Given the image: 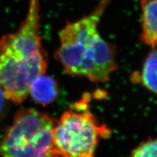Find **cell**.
Wrapping results in <instances>:
<instances>
[{
    "mask_svg": "<svg viewBox=\"0 0 157 157\" xmlns=\"http://www.w3.org/2000/svg\"><path fill=\"white\" fill-rule=\"evenodd\" d=\"M39 22V0H29L27 16L18 30L0 39V85L6 99L16 104L26 99L32 81L47 68Z\"/></svg>",
    "mask_w": 157,
    "mask_h": 157,
    "instance_id": "1",
    "label": "cell"
},
{
    "mask_svg": "<svg viewBox=\"0 0 157 157\" xmlns=\"http://www.w3.org/2000/svg\"><path fill=\"white\" fill-rule=\"evenodd\" d=\"M111 0H101L89 15L67 22L59 33L60 45L55 57L67 74L106 82L117 70L115 51L100 35L98 26Z\"/></svg>",
    "mask_w": 157,
    "mask_h": 157,
    "instance_id": "2",
    "label": "cell"
},
{
    "mask_svg": "<svg viewBox=\"0 0 157 157\" xmlns=\"http://www.w3.org/2000/svg\"><path fill=\"white\" fill-rule=\"evenodd\" d=\"M57 121L34 108L23 109L0 141V155L7 157L58 156L53 143Z\"/></svg>",
    "mask_w": 157,
    "mask_h": 157,
    "instance_id": "3",
    "label": "cell"
},
{
    "mask_svg": "<svg viewBox=\"0 0 157 157\" xmlns=\"http://www.w3.org/2000/svg\"><path fill=\"white\" fill-rule=\"evenodd\" d=\"M84 97L65 111L53 130V143L58 156L91 157L100 137L110 136V130L98 123Z\"/></svg>",
    "mask_w": 157,
    "mask_h": 157,
    "instance_id": "4",
    "label": "cell"
},
{
    "mask_svg": "<svg viewBox=\"0 0 157 157\" xmlns=\"http://www.w3.org/2000/svg\"><path fill=\"white\" fill-rule=\"evenodd\" d=\"M142 27L141 41L152 48L157 42V0H141Z\"/></svg>",
    "mask_w": 157,
    "mask_h": 157,
    "instance_id": "5",
    "label": "cell"
},
{
    "mask_svg": "<svg viewBox=\"0 0 157 157\" xmlns=\"http://www.w3.org/2000/svg\"><path fill=\"white\" fill-rule=\"evenodd\" d=\"M29 94L38 104L47 105L55 101L58 95V85L51 77L44 74L39 75L32 81Z\"/></svg>",
    "mask_w": 157,
    "mask_h": 157,
    "instance_id": "6",
    "label": "cell"
},
{
    "mask_svg": "<svg viewBox=\"0 0 157 157\" xmlns=\"http://www.w3.org/2000/svg\"><path fill=\"white\" fill-rule=\"evenodd\" d=\"M152 48V51L145 59L141 74L138 77V79L147 90L156 94L157 90V52L156 47Z\"/></svg>",
    "mask_w": 157,
    "mask_h": 157,
    "instance_id": "7",
    "label": "cell"
},
{
    "mask_svg": "<svg viewBox=\"0 0 157 157\" xmlns=\"http://www.w3.org/2000/svg\"><path fill=\"white\" fill-rule=\"evenodd\" d=\"M156 148V140L149 139L132 151L131 156L134 157H156L157 155Z\"/></svg>",
    "mask_w": 157,
    "mask_h": 157,
    "instance_id": "8",
    "label": "cell"
},
{
    "mask_svg": "<svg viewBox=\"0 0 157 157\" xmlns=\"http://www.w3.org/2000/svg\"><path fill=\"white\" fill-rule=\"evenodd\" d=\"M6 99V98L4 96L3 90L1 87V85H0V117L3 115V112L5 111V107H6L5 100Z\"/></svg>",
    "mask_w": 157,
    "mask_h": 157,
    "instance_id": "9",
    "label": "cell"
}]
</instances>
